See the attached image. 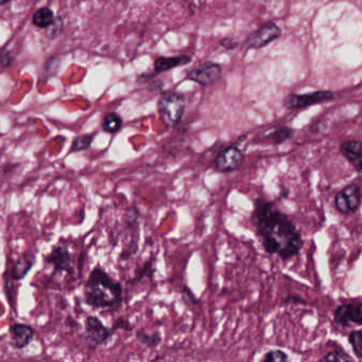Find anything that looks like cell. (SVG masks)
Masks as SVG:
<instances>
[{
    "label": "cell",
    "mask_w": 362,
    "mask_h": 362,
    "mask_svg": "<svg viewBox=\"0 0 362 362\" xmlns=\"http://www.w3.org/2000/svg\"><path fill=\"white\" fill-rule=\"evenodd\" d=\"M254 221L264 251L289 260L298 255L304 245L300 233L286 214L272 202L257 199L254 207Z\"/></svg>",
    "instance_id": "6da1fadb"
},
{
    "label": "cell",
    "mask_w": 362,
    "mask_h": 362,
    "mask_svg": "<svg viewBox=\"0 0 362 362\" xmlns=\"http://www.w3.org/2000/svg\"><path fill=\"white\" fill-rule=\"evenodd\" d=\"M122 293V284L99 266L92 270L84 285L86 304L94 309H113L119 306Z\"/></svg>",
    "instance_id": "7a4b0ae2"
},
{
    "label": "cell",
    "mask_w": 362,
    "mask_h": 362,
    "mask_svg": "<svg viewBox=\"0 0 362 362\" xmlns=\"http://www.w3.org/2000/svg\"><path fill=\"white\" fill-rule=\"evenodd\" d=\"M185 99L177 93H166L158 103L160 119L166 126L175 128L181 122L185 112Z\"/></svg>",
    "instance_id": "3957f363"
},
{
    "label": "cell",
    "mask_w": 362,
    "mask_h": 362,
    "mask_svg": "<svg viewBox=\"0 0 362 362\" xmlns=\"http://www.w3.org/2000/svg\"><path fill=\"white\" fill-rule=\"evenodd\" d=\"M113 328L107 327L99 317L95 315L86 317L84 323V338L86 344L92 349H98L100 345L105 344L114 334Z\"/></svg>",
    "instance_id": "277c9868"
},
{
    "label": "cell",
    "mask_w": 362,
    "mask_h": 362,
    "mask_svg": "<svg viewBox=\"0 0 362 362\" xmlns=\"http://www.w3.org/2000/svg\"><path fill=\"white\" fill-rule=\"evenodd\" d=\"M361 190L357 184L351 183L337 192L334 197V206L343 215L355 213L361 206Z\"/></svg>",
    "instance_id": "5b68a950"
},
{
    "label": "cell",
    "mask_w": 362,
    "mask_h": 362,
    "mask_svg": "<svg viewBox=\"0 0 362 362\" xmlns=\"http://www.w3.org/2000/svg\"><path fill=\"white\" fill-rule=\"evenodd\" d=\"M334 97V93L329 92V90H317V92L304 95L290 94L284 100V107L288 110L304 109L310 105L332 100Z\"/></svg>",
    "instance_id": "8992f818"
},
{
    "label": "cell",
    "mask_w": 362,
    "mask_h": 362,
    "mask_svg": "<svg viewBox=\"0 0 362 362\" xmlns=\"http://www.w3.org/2000/svg\"><path fill=\"white\" fill-rule=\"evenodd\" d=\"M245 160V154L236 145L222 150L214 160V169L217 173H228L237 170Z\"/></svg>",
    "instance_id": "52a82bcc"
},
{
    "label": "cell",
    "mask_w": 362,
    "mask_h": 362,
    "mask_svg": "<svg viewBox=\"0 0 362 362\" xmlns=\"http://www.w3.org/2000/svg\"><path fill=\"white\" fill-rule=\"evenodd\" d=\"M336 324L342 327L362 325V302L343 303L337 307L334 313Z\"/></svg>",
    "instance_id": "ba28073f"
},
{
    "label": "cell",
    "mask_w": 362,
    "mask_h": 362,
    "mask_svg": "<svg viewBox=\"0 0 362 362\" xmlns=\"http://www.w3.org/2000/svg\"><path fill=\"white\" fill-rule=\"evenodd\" d=\"M281 28L274 23H267L262 25L259 29L252 33L247 37L245 42V48L251 49H258V48L264 47L269 45L271 42L281 37Z\"/></svg>",
    "instance_id": "9c48e42d"
},
{
    "label": "cell",
    "mask_w": 362,
    "mask_h": 362,
    "mask_svg": "<svg viewBox=\"0 0 362 362\" xmlns=\"http://www.w3.org/2000/svg\"><path fill=\"white\" fill-rule=\"evenodd\" d=\"M221 66L215 63L205 62L188 73L187 78L203 86L216 83L221 77Z\"/></svg>",
    "instance_id": "30bf717a"
},
{
    "label": "cell",
    "mask_w": 362,
    "mask_h": 362,
    "mask_svg": "<svg viewBox=\"0 0 362 362\" xmlns=\"http://www.w3.org/2000/svg\"><path fill=\"white\" fill-rule=\"evenodd\" d=\"M46 264H52L58 272L74 273V258L66 245H58L52 247L49 255L46 257Z\"/></svg>",
    "instance_id": "8fae6325"
},
{
    "label": "cell",
    "mask_w": 362,
    "mask_h": 362,
    "mask_svg": "<svg viewBox=\"0 0 362 362\" xmlns=\"http://www.w3.org/2000/svg\"><path fill=\"white\" fill-rule=\"evenodd\" d=\"M10 336L14 349H26L35 338V330L28 324L14 323L10 326Z\"/></svg>",
    "instance_id": "7c38bea8"
},
{
    "label": "cell",
    "mask_w": 362,
    "mask_h": 362,
    "mask_svg": "<svg viewBox=\"0 0 362 362\" xmlns=\"http://www.w3.org/2000/svg\"><path fill=\"white\" fill-rule=\"evenodd\" d=\"M37 262V256L33 252H24L21 254L16 262L12 264L11 270H10V277L14 281H23L27 276L31 269Z\"/></svg>",
    "instance_id": "4fadbf2b"
},
{
    "label": "cell",
    "mask_w": 362,
    "mask_h": 362,
    "mask_svg": "<svg viewBox=\"0 0 362 362\" xmlns=\"http://www.w3.org/2000/svg\"><path fill=\"white\" fill-rule=\"evenodd\" d=\"M340 151L345 160L356 171H362V143L359 141H344L340 146Z\"/></svg>",
    "instance_id": "5bb4252c"
},
{
    "label": "cell",
    "mask_w": 362,
    "mask_h": 362,
    "mask_svg": "<svg viewBox=\"0 0 362 362\" xmlns=\"http://www.w3.org/2000/svg\"><path fill=\"white\" fill-rule=\"evenodd\" d=\"M192 61L190 57L186 54L177 57H160L154 62V71L156 73H165L175 67L183 66Z\"/></svg>",
    "instance_id": "9a60e30c"
},
{
    "label": "cell",
    "mask_w": 362,
    "mask_h": 362,
    "mask_svg": "<svg viewBox=\"0 0 362 362\" xmlns=\"http://www.w3.org/2000/svg\"><path fill=\"white\" fill-rule=\"evenodd\" d=\"M54 20V11L48 7L40 8L33 16V25L41 29L49 28Z\"/></svg>",
    "instance_id": "2e32d148"
},
{
    "label": "cell",
    "mask_w": 362,
    "mask_h": 362,
    "mask_svg": "<svg viewBox=\"0 0 362 362\" xmlns=\"http://www.w3.org/2000/svg\"><path fill=\"white\" fill-rule=\"evenodd\" d=\"M136 339L141 344L149 347V349H156L162 342V334L160 332H156L154 334H148L144 329L137 330Z\"/></svg>",
    "instance_id": "e0dca14e"
},
{
    "label": "cell",
    "mask_w": 362,
    "mask_h": 362,
    "mask_svg": "<svg viewBox=\"0 0 362 362\" xmlns=\"http://www.w3.org/2000/svg\"><path fill=\"white\" fill-rule=\"evenodd\" d=\"M122 124L124 122H122V116L118 115L117 113H109L103 117L101 127L105 132L114 134L122 129Z\"/></svg>",
    "instance_id": "ac0fdd59"
},
{
    "label": "cell",
    "mask_w": 362,
    "mask_h": 362,
    "mask_svg": "<svg viewBox=\"0 0 362 362\" xmlns=\"http://www.w3.org/2000/svg\"><path fill=\"white\" fill-rule=\"evenodd\" d=\"M94 134L80 135L76 137L71 143V150L69 153H74V152H81L84 150H88L92 146L93 141H94Z\"/></svg>",
    "instance_id": "d6986e66"
},
{
    "label": "cell",
    "mask_w": 362,
    "mask_h": 362,
    "mask_svg": "<svg viewBox=\"0 0 362 362\" xmlns=\"http://www.w3.org/2000/svg\"><path fill=\"white\" fill-rule=\"evenodd\" d=\"M292 135H293V130L292 129L283 127V128L277 129V130L273 131L271 134H269L268 139L272 141V144H274V145H281V144L289 141Z\"/></svg>",
    "instance_id": "ffe728a7"
},
{
    "label": "cell",
    "mask_w": 362,
    "mask_h": 362,
    "mask_svg": "<svg viewBox=\"0 0 362 362\" xmlns=\"http://www.w3.org/2000/svg\"><path fill=\"white\" fill-rule=\"evenodd\" d=\"M349 342L356 357L362 359V330H353L349 332Z\"/></svg>",
    "instance_id": "44dd1931"
},
{
    "label": "cell",
    "mask_w": 362,
    "mask_h": 362,
    "mask_svg": "<svg viewBox=\"0 0 362 362\" xmlns=\"http://www.w3.org/2000/svg\"><path fill=\"white\" fill-rule=\"evenodd\" d=\"M289 357H288L287 353L281 351V349H274V351H268L264 354L262 357V361L264 362H284L288 361Z\"/></svg>",
    "instance_id": "7402d4cb"
},
{
    "label": "cell",
    "mask_w": 362,
    "mask_h": 362,
    "mask_svg": "<svg viewBox=\"0 0 362 362\" xmlns=\"http://www.w3.org/2000/svg\"><path fill=\"white\" fill-rule=\"evenodd\" d=\"M351 358L347 356V354L343 353L342 351H338V349H334V351H328L327 354H325L324 357H322L320 359V361H349Z\"/></svg>",
    "instance_id": "603a6c76"
},
{
    "label": "cell",
    "mask_w": 362,
    "mask_h": 362,
    "mask_svg": "<svg viewBox=\"0 0 362 362\" xmlns=\"http://www.w3.org/2000/svg\"><path fill=\"white\" fill-rule=\"evenodd\" d=\"M63 29H64V24H63L62 18H57L54 22L52 23V26L47 28L48 35H49L52 39L58 37L59 35L62 33Z\"/></svg>",
    "instance_id": "cb8c5ba5"
},
{
    "label": "cell",
    "mask_w": 362,
    "mask_h": 362,
    "mask_svg": "<svg viewBox=\"0 0 362 362\" xmlns=\"http://www.w3.org/2000/svg\"><path fill=\"white\" fill-rule=\"evenodd\" d=\"M112 328H113L114 332H116L118 328H120V329L130 330L131 332V330L134 329V326L130 323L129 320L124 319V317H120V319H118L117 321L114 323L113 327Z\"/></svg>",
    "instance_id": "d4e9b609"
},
{
    "label": "cell",
    "mask_w": 362,
    "mask_h": 362,
    "mask_svg": "<svg viewBox=\"0 0 362 362\" xmlns=\"http://www.w3.org/2000/svg\"><path fill=\"white\" fill-rule=\"evenodd\" d=\"M139 209L133 207V209H130L128 211H127V216L126 218H124V220H126L129 224H134L135 222L137 221V219H139Z\"/></svg>",
    "instance_id": "484cf974"
},
{
    "label": "cell",
    "mask_w": 362,
    "mask_h": 362,
    "mask_svg": "<svg viewBox=\"0 0 362 362\" xmlns=\"http://www.w3.org/2000/svg\"><path fill=\"white\" fill-rule=\"evenodd\" d=\"M12 63H13V58H12L10 52L3 49V52H1V66H3V69H7Z\"/></svg>",
    "instance_id": "4316f807"
},
{
    "label": "cell",
    "mask_w": 362,
    "mask_h": 362,
    "mask_svg": "<svg viewBox=\"0 0 362 362\" xmlns=\"http://www.w3.org/2000/svg\"><path fill=\"white\" fill-rule=\"evenodd\" d=\"M220 45H221L222 47L226 48V49L230 50L237 47L238 43H237L236 41H234V39H232V37H226V39L222 40Z\"/></svg>",
    "instance_id": "83f0119b"
},
{
    "label": "cell",
    "mask_w": 362,
    "mask_h": 362,
    "mask_svg": "<svg viewBox=\"0 0 362 362\" xmlns=\"http://www.w3.org/2000/svg\"><path fill=\"white\" fill-rule=\"evenodd\" d=\"M285 303H293V304H304L307 305L308 303L306 302V300H303L302 298H300V296H288L287 298L285 300Z\"/></svg>",
    "instance_id": "f1b7e54d"
},
{
    "label": "cell",
    "mask_w": 362,
    "mask_h": 362,
    "mask_svg": "<svg viewBox=\"0 0 362 362\" xmlns=\"http://www.w3.org/2000/svg\"><path fill=\"white\" fill-rule=\"evenodd\" d=\"M10 0H0V4L1 5H5V4L9 3Z\"/></svg>",
    "instance_id": "f546056e"
}]
</instances>
